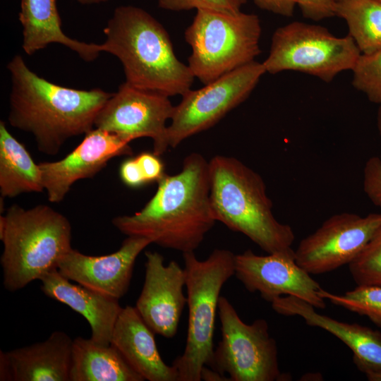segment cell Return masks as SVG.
<instances>
[{"instance_id":"1","label":"cell","mask_w":381,"mask_h":381,"mask_svg":"<svg viewBox=\"0 0 381 381\" xmlns=\"http://www.w3.org/2000/svg\"><path fill=\"white\" fill-rule=\"evenodd\" d=\"M210 194L209 162L193 152L184 159L180 172L164 175L140 211L116 217L112 224L126 236L145 237L183 253L194 252L217 222Z\"/></svg>"},{"instance_id":"2","label":"cell","mask_w":381,"mask_h":381,"mask_svg":"<svg viewBox=\"0 0 381 381\" xmlns=\"http://www.w3.org/2000/svg\"><path fill=\"white\" fill-rule=\"evenodd\" d=\"M12 88L11 126L32 133L38 150L57 154L71 138L95 128L96 116L112 93L76 90L52 83L31 71L20 55L8 64Z\"/></svg>"},{"instance_id":"3","label":"cell","mask_w":381,"mask_h":381,"mask_svg":"<svg viewBox=\"0 0 381 381\" xmlns=\"http://www.w3.org/2000/svg\"><path fill=\"white\" fill-rule=\"evenodd\" d=\"M104 33L101 52L119 59L128 85L168 97L190 90L195 78L188 66L176 57L162 25L145 10L117 7Z\"/></svg>"},{"instance_id":"4","label":"cell","mask_w":381,"mask_h":381,"mask_svg":"<svg viewBox=\"0 0 381 381\" xmlns=\"http://www.w3.org/2000/svg\"><path fill=\"white\" fill-rule=\"evenodd\" d=\"M210 203L216 221L244 234L269 253L292 250L293 229L273 214L259 174L238 159L216 155L209 162Z\"/></svg>"},{"instance_id":"5","label":"cell","mask_w":381,"mask_h":381,"mask_svg":"<svg viewBox=\"0 0 381 381\" xmlns=\"http://www.w3.org/2000/svg\"><path fill=\"white\" fill-rule=\"evenodd\" d=\"M71 238L68 219L47 205L8 207L0 217L4 288L16 291L57 269L61 259L73 248Z\"/></svg>"},{"instance_id":"6","label":"cell","mask_w":381,"mask_h":381,"mask_svg":"<svg viewBox=\"0 0 381 381\" xmlns=\"http://www.w3.org/2000/svg\"><path fill=\"white\" fill-rule=\"evenodd\" d=\"M186 272L188 330L183 353L171 365L178 381H200L201 371L210 363L213 352L215 318L220 292L235 273V254L214 249L205 260L195 252L183 253Z\"/></svg>"},{"instance_id":"7","label":"cell","mask_w":381,"mask_h":381,"mask_svg":"<svg viewBox=\"0 0 381 381\" xmlns=\"http://www.w3.org/2000/svg\"><path fill=\"white\" fill-rule=\"evenodd\" d=\"M258 16L198 9L184 38L192 53L188 66L204 85L252 61L260 54Z\"/></svg>"},{"instance_id":"8","label":"cell","mask_w":381,"mask_h":381,"mask_svg":"<svg viewBox=\"0 0 381 381\" xmlns=\"http://www.w3.org/2000/svg\"><path fill=\"white\" fill-rule=\"evenodd\" d=\"M361 55L349 35L337 37L325 27L294 21L274 32L262 64L266 73L298 71L329 83L339 73L352 71Z\"/></svg>"},{"instance_id":"9","label":"cell","mask_w":381,"mask_h":381,"mask_svg":"<svg viewBox=\"0 0 381 381\" xmlns=\"http://www.w3.org/2000/svg\"><path fill=\"white\" fill-rule=\"evenodd\" d=\"M217 313L222 339L207 366L230 381L287 380L278 362L275 339L264 319L245 323L224 296H220Z\"/></svg>"},{"instance_id":"10","label":"cell","mask_w":381,"mask_h":381,"mask_svg":"<svg viewBox=\"0 0 381 381\" xmlns=\"http://www.w3.org/2000/svg\"><path fill=\"white\" fill-rule=\"evenodd\" d=\"M266 73L262 63L252 61L198 90H189L174 106L167 126L171 147L207 130L244 102Z\"/></svg>"},{"instance_id":"11","label":"cell","mask_w":381,"mask_h":381,"mask_svg":"<svg viewBox=\"0 0 381 381\" xmlns=\"http://www.w3.org/2000/svg\"><path fill=\"white\" fill-rule=\"evenodd\" d=\"M169 97L131 86L126 82L107 101L97 114L95 128L132 141L147 137L153 140V152L160 156L168 149L167 121L174 106Z\"/></svg>"},{"instance_id":"12","label":"cell","mask_w":381,"mask_h":381,"mask_svg":"<svg viewBox=\"0 0 381 381\" xmlns=\"http://www.w3.org/2000/svg\"><path fill=\"white\" fill-rule=\"evenodd\" d=\"M380 224L381 213L365 217L351 212L335 214L301 241L294 250L296 262L310 274L349 265Z\"/></svg>"},{"instance_id":"13","label":"cell","mask_w":381,"mask_h":381,"mask_svg":"<svg viewBox=\"0 0 381 381\" xmlns=\"http://www.w3.org/2000/svg\"><path fill=\"white\" fill-rule=\"evenodd\" d=\"M234 275L251 293L272 302L284 296L299 298L314 308L326 307L320 284L296 262L295 251L258 255L248 249L235 255Z\"/></svg>"},{"instance_id":"14","label":"cell","mask_w":381,"mask_h":381,"mask_svg":"<svg viewBox=\"0 0 381 381\" xmlns=\"http://www.w3.org/2000/svg\"><path fill=\"white\" fill-rule=\"evenodd\" d=\"M145 279L135 308L155 334L172 338L177 332L183 310L186 272L176 261L164 265L158 252H145Z\"/></svg>"},{"instance_id":"15","label":"cell","mask_w":381,"mask_h":381,"mask_svg":"<svg viewBox=\"0 0 381 381\" xmlns=\"http://www.w3.org/2000/svg\"><path fill=\"white\" fill-rule=\"evenodd\" d=\"M68 155L56 162L39 163L42 182L51 202H60L73 184L92 178L115 157L130 156L132 150L127 138L94 128Z\"/></svg>"},{"instance_id":"16","label":"cell","mask_w":381,"mask_h":381,"mask_svg":"<svg viewBox=\"0 0 381 381\" xmlns=\"http://www.w3.org/2000/svg\"><path fill=\"white\" fill-rule=\"evenodd\" d=\"M151 243L147 238L128 236L117 251L101 256L72 248L61 259L57 270L73 282L119 300L129 289L136 258Z\"/></svg>"},{"instance_id":"17","label":"cell","mask_w":381,"mask_h":381,"mask_svg":"<svg viewBox=\"0 0 381 381\" xmlns=\"http://www.w3.org/2000/svg\"><path fill=\"white\" fill-rule=\"evenodd\" d=\"M72 339L53 332L44 341L0 353V380L70 381Z\"/></svg>"},{"instance_id":"18","label":"cell","mask_w":381,"mask_h":381,"mask_svg":"<svg viewBox=\"0 0 381 381\" xmlns=\"http://www.w3.org/2000/svg\"><path fill=\"white\" fill-rule=\"evenodd\" d=\"M272 309L284 316H299L309 326L331 333L353 353L357 368L365 375L381 373V333L357 323H348L319 313L308 302L292 296H284L271 302Z\"/></svg>"},{"instance_id":"19","label":"cell","mask_w":381,"mask_h":381,"mask_svg":"<svg viewBox=\"0 0 381 381\" xmlns=\"http://www.w3.org/2000/svg\"><path fill=\"white\" fill-rule=\"evenodd\" d=\"M40 289L49 298L64 303L80 314L91 328L97 344H111L112 332L122 310L119 300L104 295L64 277L57 269L42 276Z\"/></svg>"},{"instance_id":"20","label":"cell","mask_w":381,"mask_h":381,"mask_svg":"<svg viewBox=\"0 0 381 381\" xmlns=\"http://www.w3.org/2000/svg\"><path fill=\"white\" fill-rule=\"evenodd\" d=\"M111 344L145 380L178 381L175 368L166 364L158 351L155 332L135 306L122 308L114 327Z\"/></svg>"},{"instance_id":"21","label":"cell","mask_w":381,"mask_h":381,"mask_svg":"<svg viewBox=\"0 0 381 381\" xmlns=\"http://www.w3.org/2000/svg\"><path fill=\"white\" fill-rule=\"evenodd\" d=\"M19 20L23 26V49L32 55L52 43L63 44L86 61L102 52L100 44L86 43L68 37L61 29L56 0H21Z\"/></svg>"},{"instance_id":"22","label":"cell","mask_w":381,"mask_h":381,"mask_svg":"<svg viewBox=\"0 0 381 381\" xmlns=\"http://www.w3.org/2000/svg\"><path fill=\"white\" fill-rule=\"evenodd\" d=\"M144 380L111 344L81 337L73 339L70 381Z\"/></svg>"},{"instance_id":"23","label":"cell","mask_w":381,"mask_h":381,"mask_svg":"<svg viewBox=\"0 0 381 381\" xmlns=\"http://www.w3.org/2000/svg\"><path fill=\"white\" fill-rule=\"evenodd\" d=\"M44 190L42 172L26 148L0 122V193L3 198Z\"/></svg>"},{"instance_id":"24","label":"cell","mask_w":381,"mask_h":381,"mask_svg":"<svg viewBox=\"0 0 381 381\" xmlns=\"http://www.w3.org/2000/svg\"><path fill=\"white\" fill-rule=\"evenodd\" d=\"M336 16L347 25L361 54L381 52V3L376 0H341Z\"/></svg>"},{"instance_id":"25","label":"cell","mask_w":381,"mask_h":381,"mask_svg":"<svg viewBox=\"0 0 381 381\" xmlns=\"http://www.w3.org/2000/svg\"><path fill=\"white\" fill-rule=\"evenodd\" d=\"M320 295L332 303L368 317L381 329V286L357 285L344 294H334L320 289Z\"/></svg>"},{"instance_id":"26","label":"cell","mask_w":381,"mask_h":381,"mask_svg":"<svg viewBox=\"0 0 381 381\" xmlns=\"http://www.w3.org/2000/svg\"><path fill=\"white\" fill-rule=\"evenodd\" d=\"M349 269L357 285L381 286V224Z\"/></svg>"},{"instance_id":"27","label":"cell","mask_w":381,"mask_h":381,"mask_svg":"<svg viewBox=\"0 0 381 381\" xmlns=\"http://www.w3.org/2000/svg\"><path fill=\"white\" fill-rule=\"evenodd\" d=\"M351 71L353 87L381 105V52L361 54Z\"/></svg>"},{"instance_id":"28","label":"cell","mask_w":381,"mask_h":381,"mask_svg":"<svg viewBox=\"0 0 381 381\" xmlns=\"http://www.w3.org/2000/svg\"><path fill=\"white\" fill-rule=\"evenodd\" d=\"M158 5L170 11L207 9L233 15L241 12V6L236 0H158Z\"/></svg>"},{"instance_id":"29","label":"cell","mask_w":381,"mask_h":381,"mask_svg":"<svg viewBox=\"0 0 381 381\" xmlns=\"http://www.w3.org/2000/svg\"><path fill=\"white\" fill-rule=\"evenodd\" d=\"M363 190L370 200L381 210V156L370 157L363 169Z\"/></svg>"},{"instance_id":"30","label":"cell","mask_w":381,"mask_h":381,"mask_svg":"<svg viewBox=\"0 0 381 381\" xmlns=\"http://www.w3.org/2000/svg\"><path fill=\"white\" fill-rule=\"evenodd\" d=\"M304 17L321 20L336 16L334 0H296Z\"/></svg>"},{"instance_id":"31","label":"cell","mask_w":381,"mask_h":381,"mask_svg":"<svg viewBox=\"0 0 381 381\" xmlns=\"http://www.w3.org/2000/svg\"><path fill=\"white\" fill-rule=\"evenodd\" d=\"M146 183L159 181L165 174L159 156L144 152L135 157Z\"/></svg>"},{"instance_id":"32","label":"cell","mask_w":381,"mask_h":381,"mask_svg":"<svg viewBox=\"0 0 381 381\" xmlns=\"http://www.w3.org/2000/svg\"><path fill=\"white\" fill-rule=\"evenodd\" d=\"M119 173L122 181L128 186L138 188L147 183L135 157L124 160Z\"/></svg>"},{"instance_id":"33","label":"cell","mask_w":381,"mask_h":381,"mask_svg":"<svg viewBox=\"0 0 381 381\" xmlns=\"http://www.w3.org/2000/svg\"><path fill=\"white\" fill-rule=\"evenodd\" d=\"M260 8L275 14L291 16L296 5V0H253Z\"/></svg>"},{"instance_id":"34","label":"cell","mask_w":381,"mask_h":381,"mask_svg":"<svg viewBox=\"0 0 381 381\" xmlns=\"http://www.w3.org/2000/svg\"><path fill=\"white\" fill-rule=\"evenodd\" d=\"M200 377L201 380L205 381H230L228 377L221 375L207 365H205L202 369Z\"/></svg>"},{"instance_id":"35","label":"cell","mask_w":381,"mask_h":381,"mask_svg":"<svg viewBox=\"0 0 381 381\" xmlns=\"http://www.w3.org/2000/svg\"><path fill=\"white\" fill-rule=\"evenodd\" d=\"M82 4H93L108 1L109 0H75Z\"/></svg>"},{"instance_id":"36","label":"cell","mask_w":381,"mask_h":381,"mask_svg":"<svg viewBox=\"0 0 381 381\" xmlns=\"http://www.w3.org/2000/svg\"><path fill=\"white\" fill-rule=\"evenodd\" d=\"M377 127L379 133L381 134V105H379L377 114Z\"/></svg>"},{"instance_id":"37","label":"cell","mask_w":381,"mask_h":381,"mask_svg":"<svg viewBox=\"0 0 381 381\" xmlns=\"http://www.w3.org/2000/svg\"><path fill=\"white\" fill-rule=\"evenodd\" d=\"M366 377L370 381H381V373L366 375Z\"/></svg>"},{"instance_id":"38","label":"cell","mask_w":381,"mask_h":381,"mask_svg":"<svg viewBox=\"0 0 381 381\" xmlns=\"http://www.w3.org/2000/svg\"><path fill=\"white\" fill-rule=\"evenodd\" d=\"M241 6L246 2L247 0H236Z\"/></svg>"},{"instance_id":"39","label":"cell","mask_w":381,"mask_h":381,"mask_svg":"<svg viewBox=\"0 0 381 381\" xmlns=\"http://www.w3.org/2000/svg\"><path fill=\"white\" fill-rule=\"evenodd\" d=\"M334 1H335L336 2H338V1H341V0H334Z\"/></svg>"},{"instance_id":"40","label":"cell","mask_w":381,"mask_h":381,"mask_svg":"<svg viewBox=\"0 0 381 381\" xmlns=\"http://www.w3.org/2000/svg\"><path fill=\"white\" fill-rule=\"evenodd\" d=\"M376 1H379V2H380V3H381V0H376Z\"/></svg>"}]
</instances>
